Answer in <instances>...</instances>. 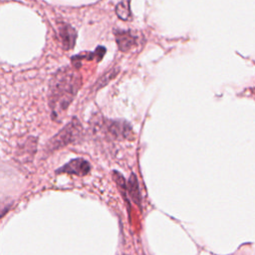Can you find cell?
Listing matches in <instances>:
<instances>
[{
    "label": "cell",
    "mask_w": 255,
    "mask_h": 255,
    "mask_svg": "<svg viewBox=\"0 0 255 255\" xmlns=\"http://www.w3.org/2000/svg\"><path fill=\"white\" fill-rule=\"evenodd\" d=\"M116 14L120 19L124 21L129 20L131 18L129 0H121L116 6Z\"/></svg>",
    "instance_id": "cell-7"
},
{
    "label": "cell",
    "mask_w": 255,
    "mask_h": 255,
    "mask_svg": "<svg viewBox=\"0 0 255 255\" xmlns=\"http://www.w3.org/2000/svg\"><path fill=\"white\" fill-rule=\"evenodd\" d=\"M81 87V77L68 69L60 70L50 84V107L57 115L67 110Z\"/></svg>",
    "instance_id": "cell-1"
},
{
    "label": "cell",
    "mask_w": 255,
    "mask_h": 255,
    "mask_svg": "<svg viewBox=\"0 0 255 255\" xmlns=\"http://www.w3.org/2000/svg\"><path fill=\"white\" fill-rule=\"evenodd\" d=\"M88 169H89V164L87 161L83 159L72 160L64 167V170H67L70 172H81V171H87Z\"/></svg>",
    "instance_id": "cell-8"
},
{
    "label": "cell",
    "mask_w": 255,
    "mask_h": 255,
    "mask_svg": "<svg viewBox=\"0 0 255 255\" xmlns=\"http://www.w3.org/2000/svg\"><path fill=\"white\" fill-rule=\"evenodd\" d=\"M83 133V127L81 123L74 118L70 121L56 135H54L51 140L50 144L54 148L61 147L68 143H71L78 139L81 134Z\"/></svg>",
    "instance_id": "cell-2"
},
{
    "label": "cell",
    "mask_w": 255,
    "mask_h": 255,
    "mask_svg": "<svg viewBox=\"0 0 255 255\" xmlns=\"http://www.w3.org/2000/svg\"><path fill=\"white\" fill-rule=\"evenodd\" d=\"M97 126L105 132L114 138H127L131 133V127L125 121H113V120H102L97 122Z\"/></svg>",
    "instance_id": "cell-3"
},
{
    "label": "cell",
    "mask_w": 255,
    "mask_h": 255,
    "mask_svg": "<svg viewBox=\"0 0 255 255\" xmlns=\"http://www.w3.org/2000/svg\"><path fill=\"white\" fill-rule=\"evenodd\" d=\"M106 53V49L104 47H98V49L95 51V52H91L89 54H84V55H77L75 57L72 58V60L75 62V61H80V59H90V60H93L94 58H96L97 61H101V59L103 58V56L105 55Z\"/></svg>",
    "instance_id": "cell-9"
},
{
    "label": "cell",
    "mask_w": 255,
    "mask_h": 255,
    "mask_svg": "<svg viewBox=\"0 0 255 255\" xmlns=\"http://www.w3.org/2000/svg\"><path fill=\"white\" fill-rule=\"evenodd\" d=\"M115 36L118 47L122 52L128 51L136 43V36L129 30H116Z\"/></svg>",
    "instance_id": "cell-4"
},
{
    "label": "cell",
    "mask_w": 255,
    "mask_h": 255,
    "mask_svg": "<svg viewBox=\"0 0 255 255\" xmlns=\"http://www.w3.org/2000/svg\"><path fill=\"white\" fill-rule=\"evenodd\" d=\"M59 35H60L63 48L65 50H70L75 46L76 39H77V32L72 26L66 23H63L59 27Z\"/></svg>",
    "instance_id": "cell-5"
},
{
    "label": "cell",
    "mask_w": 255,
    "mask_h": 255,
    "mask_svg": "<svg viewBox=\"0 0 255 255\" xmlns=\"http://www.w3.org/2000/svg\"><path fill=\"white\" fill-rule=\"evenodd\" d=\"M120 72V69L118 67H115V68H111L110 70H108L105 74H103L98 80L97 82L95 83L94 85V90H99L103 87H105L106 85L109 84L110 81H112Z\"/></svg>",
    "instance_id": "cell-6"
}]
</instances>
